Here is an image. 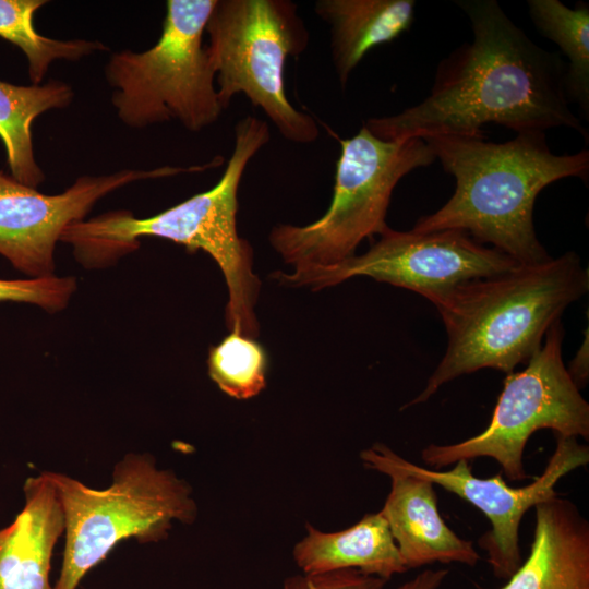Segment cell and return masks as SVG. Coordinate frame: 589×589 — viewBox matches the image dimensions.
Instances as JSON below:
<instances>
[{
  "label": "cell",
  "instance_id": "cell-23",
  "mask_svg": "<svg viewBox=\"0 0 589 589\" xmlns=\"http://www.w3.org/2000/svg\"><path fill=\"white\" fill-rule=\"evenodd\" d=\"M387 580L363 574L358 569L294 575L288 577L283 589H384Z\"/></svg>",
  "mask_w": 589,
  "mask_h": 589
},
{
  "label": "cell",
  "instance_id": "cell-25",
  "mask_svg": "<svg viewBox=\"0 0 589 589\" xmlns=\"http://www.w3.org/2000/svg\"><path fill=\"white\" fill-rule=\"evenodd\" d=\"M447 575L448 570L444 568L424 569L396 589H438Z\"/></svg>",
  "mask_w": 589,
  "mask_h": 589
},
{
  "label": "cell",
  "instance_id": "cell-11",
  "mask_svg": "<svg viewBox=\"0 0 589 589\" xmlns=\"http://www.w3.org/2000/svg\"><path fill=\"white\" fill-rule=\"evenodd\" d=\"M556 446L541 476L528 485L512 488L501 473L491 478L472 474L469 460H458L449 470L428 469L408 461L383 443H374L360 453L371 470L416 476L440 485L480 509L491 529L480 539L494 576L508 579L521 565L519 525L525 514L537 504L557 494L554 486L567 473L589 462V447L575 437L555 436Z\"/></svg>",
  "mask_w": 589,
  "mask_h": 589
},
{
  "label": "cell",
  "instance_id": "cell-4",
  "mask_svg": "<svg viewBox=\"0 0 589 589\" xmlns=\"http://www.w3.org/2000/svg\"><path fill=\"white\" fill-rule=\"evenodd\" d=\"M265 121L253 116L239 120L235 142L219 181L209 190L147 218L125 211L105 213L69 225L60 241L73 248L86 267L108 265L139 245L142 237H158L209 254L228 288L226 323L230 332L250 338L259 334L254 313L261 283L253 272L249 242L238 235V189L252 157L269 141Z\"/></svg>",
  "mask_w": 589,
  "mask_h": 589
},
{
  "label": "cell",
  "instance_id": "cell-22",
  "mask_svg": "<svg viewBox=\"0 0 589 589\" xmlns=\"http://www.w3.org/2000/svg\"><path fill=\"white\" fill-rule=\"evenodd\" d=\"M76 289V279L72 276L55 275L39 278L1 279L0 302H24L38 305L48 312L65 308Z\"/></svg>",
  "mask_w": 589,
  "mask_h": 589
},
{
  "label": "cell",
  "instance_id": "cell-9",
  "mask_svg": "<svg viewBox=\"0 0 589 589\" xmlns=\"http://www.w3.org/2000/svg\"><path fill=\"white\" fill-rule=\"evenodd\" d=\"M562 341L557 321L525 370L505 377L486 429L459 443L428 445L421 452L422 461L440 470L461 459L491 457L508 480L520 481L528 478L524 452L536 431L550 429L555 436L588 441L589 405L564 365Z\"/></svg>",
  "mask_w": 589,
  "mask_h": 589
},
{
  "label": "cell",
  "instance_id": "cell-20",
  "mask_svg": "<svg viewBox=\"0 0 589 589\" xmlns=\"http://www.w3.org/2000/svg\"><path fill=\"white\" fill-rule=\"evenodd\" d=\"M46 3V0H0V37L23 51L34 85L41 84L53 61H76L108 50L98 40H62L39 34L34 26V15Z\"/></svg>",
  "mask_w": 589,
  "mask_h": 589
},
{
  "label": "cell",
  "instance_id": "cell-21",
  "mask_svg": "<svg viewBox=\"0 0 589 589\" xmlns=\"http://www.w3.org/2000/svg\"><path fill=\"white\" fill-rule=\"evenodd\" d=\"M208 374L228 396L249 399L266 385L267 356L254 338L230 332L209 349Z\"/></svg>",
  "mask_w": 589,
  "mask_h": 589
},
{
  "label": "cell",
  "instance_id": "cell-24",
  "mask_svg": "<svg viewBox=\"0 0 589 589\" xmlns=\"http://www.w3.org/2000/svg\"><path fill=\"white\" fill-rule=\"evenodd\" d=\"M567 371L579 389L587 384L589 377L588 329H586V338L577 350Z\"/></svg>",
  "mask_w": 589,
  "mask_h": 589
},
{
  "label": "cell",
  "instance_id": "cell-1",
  "mask_svg": "<svg viewBox=\"0 0 589 589\" xmlns=\"http://www.w3.org/2000/svg\"><path fill=\"white\" fill-rule=\"evenodd\" d=\"M473 39L443 58L430 94L401 112L369 118L364 125L385 141L436 135L483 136L495 123L516 133L567 128L588 140L569 106L566 65L534 41L495 0H458Z\"/></svg>",
  "mask_w": 589,
  "mask_h": 589
},
{
  "label": "cell",
  "instance_id": "cell-14",
  "mask_svg": "<svg viewBox=\"0 0 589 589\" xmlns=\"http://www.w3.org/2000/svg\"><path fill=\"white\" fill-rule=\"evenodd\" d=\"M530 553L502 589H589V522L558 495L534 506Z\"/></svg>",
  "mask_w": 589,
  "mask_h": 589
},
{
  "label": "cell",
  "instance_id": "cell-5",
  "mask_svg": "<svg viewBox=\"0 0 589 589\" xmlns=\"http://www.w3.org/2000/svg\"><path fill=\"white\" fill-rule=\"evenodd\" d=\"M48 473L61 502L65 534L53 589H76L121 541L159 542L175 521L190 525L197 517L190 484L158 468L148 453L125 454L113 467L111 484L101 490L61 472Z\"/></svg>",
  "mask_w": 589,
  "mask_h": 589
},
{
  "label": "cell",
  "instance_id": "cell-3",
  "mask_svg": "<svg viewBox=\"0 0 589 589\" xmlns=\"http://www.w3.org/2000/svg\"><path fill=\"white\" fill-rule=\"evenodd\" d=\"M588 288V271L573 251L457 285L433 303L448 336L445 354L404 408L428 401L444 384L481 369L514 372Z\"/></svg>",
  "mask_w": 589,
  "mask_h": 589
},
{
  "label": "cell",
  "instance_id": "cell-8",
  "mask_svg": "<svg viewBox=\"0 0 589 589\" xmlns=\"http://www.w3.org/2000/svg\"><path fill=\"white\" fill-rule=\"evenodd\" d=\"M205 33L224 110L233 96L243 94L288 141L309 144L318 137L314 118L296 109L286 96V61L301 55L309 44L294 2L216 0Z\"/></svg>",
  "mask_w": 589,
  "mask_h": 589
},
{
  "label": "cell",
  "instance_id": "cell-18",
  "mask_svg": "<svg viewBox=\"0 0 589 589\" xmlns=\"http://www.w3.org/2000/svg\"><path fill=\"white\" fill-rule=\"evenodd\" d=\"M73 97L71 86L58 80L38 85L0 80V140L11 176L21 183L37 188L45 180L34 155V120L46 111L68 107Z\"/></svg>",
  "mask_w": 589,
  "mask_h": 589
},
{
  "label": "cell",
  "instance_id": "cell-2",
  "mask_svg": "<svg viewBox=\"0 0 589 589\" xmlns=\"http://www.w3.org/2000/svg\"><path fill=\"white\" fill-rule=\"evenodd\" d=\"M423 140L444 171L455 178L456 187L440 209L417 220L413 231H465L522 265L551 257L536 236V199L557 180L576 177L587 181L588 149L554 154L545 132L517 133L503 143L467 135Z\"/></svg>",
  "mask_w": 589,
  "mask_h": 589
},
{
  "label": "cell",
  "instance_id": "cell-7",
  "mask_svg": "<svg viewBox=\"0 0 589 589\" xmlns=\"http://www.w3.org/2000/svg\"><path fill=\"white\" fill-rule=\"evenodd\" d=\"M216 0H168L161 34L142 52L113 53L105 68L119 119L134 129L170 120L197 132L224 110L203 35Z\"/></svg>",
  "mask_w": 589,
  "mask_h": 589
},
{
  "label": "cell",
  "instance_id": "cell-6",
  "mask_svg": "<svg viewBox=\"0 0 589 589\" xmlns=\"http://www.w3.org/2000/svg\"><path fill=\"white\" fill-rule=\"evenodd\" d=\"M339 143L334 193L325 214L309 225L280 224L269 232L272 247L293 271L327 267L353 256L362 240L388 227L387 208L401 178L435 160L423 139L385 141L364 124Z\"/></svg>",
  "mask_w": 589,
  "mask_h": 589
},
{
  "label": "cell",
  "instance_id": "cell-13",
  "mask_svg": "<svg viewBox=\"0 0 589 589\" xmlns=\"http://www.w3.org/2000/svg\"><path fill=\"white\" fill-rule=\"evenodd\" d=\"M386 476L390 492L380 513L407 569L433 563L476 566L480 555L473 543L458 537L440 515L435 484L399 472Z\"/></svg>",
  "mask_w": 589,
  "mask_h": 589
},
{
  "label": "cell",
  "instance_id": "cell-17",
  "mask_svg": "<svg viewBox=\"0 0 589 589\" xmlns=\"http://www.w3.org/2000/svg\"><path fill=\"white\" fill-rule=\"evenodd\" d=\"M413 0H318L316 14L330 27V51L339 84L374 47L408 32L414 20Z\"/></svg>",
  "mask_w": 589,
  "mask_h": 589
},
{
  "label": "cell",
  "instance_id": "cell-10",
  "mask_svg": "<svg viewBox=\"0 0 589 589\" xmlns=\"http://www.w3.org/2000/svg\"><path fill=\"white\" fill-rule=\"evenodd\" d=\"M361 255L338 264L272 275L279 283L314 290L356 276L412 290L432 303L457 285L498 275L520 265L507 254L486 248L460 230L397 231L387 227Z\"/></svg>",
  "mask_w": 589,
  "mask_h": 589
},
{
  "label": "cell",
  "instance_id": "cell-19",
  "mask_svg": "<svg viewBox=\"0 0 589 589\" xmlns=\"http://www.w3.org/2000/svg\"><path fill=\"white\" fill-rule=\"evenodd\" d=\"M529 16L538 32L568 58L565 87L568 100L589 118V5L569 8L560 0H528Z\"/></svg>",
  "mask_w": 589,
  "mask_h": 589
},
{
  "label": "cell",
  "instance_id": "cell-12",
  "mask_svg": "<svg viewBox=\"0 0 589 589\" xmlns=\"http://www.w3.org/2000/svg\"><path fill=\"white\" fill-rule=\"evenodd\" d=\"M191 171H201V167L164 166L83 176L62 193L48 195L0 170V255L29 278L51 276L55 248L63 231L83 220L97 201L135 181Z\"/></svg>",
  "mask_w": 589,
  "mask_h": 589
},
{
  "label": "cell",
  "instance_id": "cell-15",
  "mask_svg": "<svg viewBox=\"0 0 589 589\" xmlns=\"http://www.w3.org/2000/svg\"><path fill=\"white\" fill-rule=\"evenodd\" d=\"M25 504L0 530V589H53L55 545L64 533L61 502L48 471L26 479Z\"/></svg>",
  "mask_w": 589,
  "mask_h": 589
},
{
  "label": "cell",
  "instance_id": "cell-16",
  "mask_svg": "<svg viewBox=\"0 0 589 589\" xmlns=\"http://www.w3.org/2000/svg\"><path fill=\"white\" fill-rule=\"evenodd\" d=\"M306 531L292 552L305 574L358 569L388 581L408 570L380 512L364 515L341 531L323 532L310 524Z\"/></svg>",
  "mask_w": 589,
  "mask_h": 589
}]
</instances>
